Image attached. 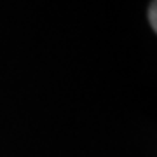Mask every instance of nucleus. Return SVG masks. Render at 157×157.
I'll list each match as a JSON object with an SVG mask.
<instances>
[{
	"label": "nucleus",
	"instance_id": "obj_1",
	"mask_svg": "<svg viewBox=\"0 0 157 157\" xmlns=\"http://www.w3.org/2000/svg\"><path fill=\"white\" fill-rule=\"evenodd\" d=\"M148 21H150L152 30L157 32V2L155 0L150 4V9H148Z\"/></svg>",
	"mask_w": 157,
	"mask_h": 157
}]
</instances>
